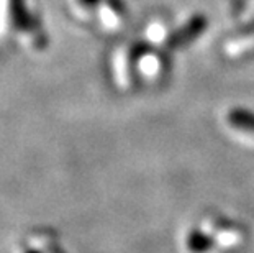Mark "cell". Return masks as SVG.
I'll list each match as a JSON object with an SVG mask.
<instances>
[{"label": "cell", "instance_id": "277c9868", "mask_svg": "<svg viewBox=\"0 0 254 253\" xmlns=\"http://www.w3.org/2000/svg\"><path fill=\"white\" fill-rule=\"evenodd\" d=\"M226 122H228L230 127L236 128V130L250 133V135L254 137V112L236 107V109H231L228 112Z\"/></svg>", "mask_w": 254, "mask_h": 253}, {"label": "cell", "instance_id": "9c48e42d", "mask_svg": "<svg viewBox=\"0 0 254 253\" xmlns=\"http://www.w3.org/2000/svg\"><path fill=\"white\" fill-rule=\"evenodd\" d=\"M77 2L80 5H84V7L92 8V7H97V5H100L102 2H104V0H77Z\"/></svg>", "mask_w": 254, "mask_h": 253}, {"label": "cell", "instance_id": "3957f363", "mask_svg": "<svg viewBox=\"0 0 254 253\" xmlns=\"http://www.w3.org/2000/svg\"><path fill=\"white\" fill-rule=\"evenodd\" d=\"M128 10L123 0H104L100 10V18L107 26H115L127 17Z\"/></svg>", "mask_w": 254, "mask_h": 253}, {"label": "cell", "instance_id": "30bf717a", "mask_svg": "<svg viewBox=\"0 0 254 253\" xmlns=\"http://www.w3.org/2000/svg\"><path fill=\"white\" fill-rule=\"evenodd\" d=\"M26 253H38V252H35V250H28V252H26Z\"/></svg>", "mask_w": 254, "mask_h": 253}, {"label": "cell", "instance_id": "ba28073f", "mask_svg": "<svg viewBox=\"0 0 254 253\" xmlns=\"http://www.w3.org/2000/svg\"><path fill=\"white\" fill-rule=\"evenodd\" d=\"M166 31H163V28H159V26H149V36L153 40H163Z\"/></svg>", "mask_w": 254, "mask_h": 253}, {"label": "cell", "instance_id": "7a4b0ae2", "mask_svg": "<svg viewBox=\"0 0 254 253\" xmlns=\"http://www.w3.org/2000/svg\"><path fill=\"white\" fill-rule=\"evenodd\" d=\"M212 230L215 232V239L218 244L225 247H231L245 239V229L240 225H235L233 222H226L223 219H217V224L213 225Z\"/></svg>", "mask_w": 254, "mask_h": 253}, {"label": "cell", "instance_id": "52a82bcc", "mask_svg": "<svg viewBox=\"0 0 254 253\" xmlns=\"http://www.w3.org/2000/svg\"><path fill=\"white\" fill-rule=\"evenodd\" d=\"M138 68L143 74H146V76H156V74L161 73V69H163V56L156 55V53L151 51L148 46L141 53V56H139Z\"/></svg>", "mask_w": 254, "mask_h": 253}, {"label": "cell", "instance_id": "5b68a950", "mask_svg": "<svg viewBox=\"0 0 254 253\" xmlns=\"http://www.w3.org/2000/svg\"><path fill=\"white\" fill-rule=\"evenodd\" d=\"M10 17L13 25L18 30H31L38 21L30 17L28 10L25 7V0H10Z\"/></svg>", "mask_w": 254, "mask_h": 253}, {"label": "cell", "instance_id": "6da1fadb", "mask_svg": "<svg viewBox=\"0 0 254 253\" xmlns=\"http://www.w3.org/2000/svg\"><path fill=\"white\" fill-rule=\"evenodd\" d=\"M207 25H208L207 17H203V15L192 17L187 23H184L179 30L169 35V38L166 41L167 48H169V50H182V48L189 46L192 41H195L198 36L203 33Z\"/></svg>", "mask_w": 254, "mask_h": 253}, {"label": "cell", "instance_id": "8992f818", "mask_svg": "<svg viewBox=\"0 0 254 253\" xmlns=\"http://www.w3.org/2000/svg\"><path fill=\"white\" fill-rule=\"evenodd\" d=\"M187 249L190 253H207L212 250L215 239L203 230H192L187 235Z\"/></svg>", "mask_w": 254, "mask_h": 253}]
</instances>
